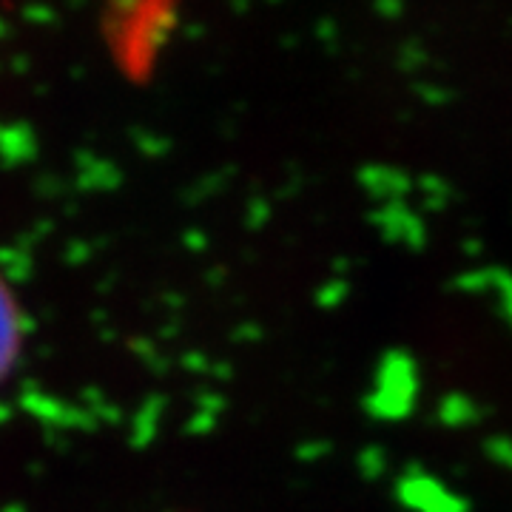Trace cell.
Here are the masks:
<instances>
[{
    "instance_id": "1",
    "label": "cell",
    "mask_w": 512,
    "mask_h": 512,
    "mask_svg": "<svg viewBox=\"0 0 512 512\" xmlns=\"http://www.w3.org/2000/svg\"><path fill=\"white\" fill-rule=\"evenodd\" d=\"M23 342V325H20L18 302L6 282L0 279V382L12 373V367L20 356Z\"/></svg>"
}]
</instances>
